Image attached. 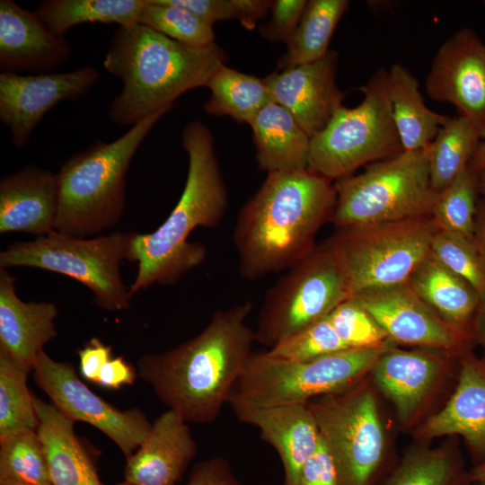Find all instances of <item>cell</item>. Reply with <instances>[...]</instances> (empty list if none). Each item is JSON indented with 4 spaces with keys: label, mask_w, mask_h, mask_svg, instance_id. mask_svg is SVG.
I'll return each instance as SVG.
<instances>
[{
    "label": "cell",
    "mask_w": 485,
    "mask_h": 485,
    "mask_svg": "<svg viewBox=\"0 0 485 485\" xmlns=\"http://www.w3.org/2000/svg\"><path fill=\"white\" fill-rule=\"evenodd\" d=\"M460 356L432 348L406 350L393 345L380 357L370 375L393 404L400 423L411 428Z\"/></svg>",
    "instance_id": "e0dca14e"
},
{
    "label": "cell",
    "mask_w": 485,
    "mask_h": 485,
    "mask_svg": "<svg viewBox=\"0 0 485 485\" xmlns=\"http://www.w3.org/2000/svg\"><path fill=\"white\" fill-rule=\"evenodd\" d=\"M251 311L246 301L215 312L197 336L172 349L142 356L137 376L187 422L215 421L253 354L254 330L247 324Z\"/></svg>",
    "instance_id": "6da1fadb"
},
{
    "label": "cell",
    "mask_w": 485,
    "mask_h": 485,
    "mask_svg": "<svg viewBox=\"0 0 485 485\" xmlns=\"http://www.w3.org/2000/svg\"><path fill=\"white\" fill-rule=\"evenodd\" d=\"M459 454L450 445L410 448L379 485H472Z\"/></svg>",
    "instance_id": "4dcf8cb0"
},
{
    "label": "cell",
    "mask_w": 485,
    "mask_h": 485,
    "mask_svg": "<svg viewBox=\"0 0 485 485\" xmlns=\"http://www.w3.org/2000/svg\"><path fill=\"white\" fill-rule=\"evenodd\" d=\"M395 345L344 350L309 360L252 354L235 383L227 404L235 409H261L307 404L344 390L366 378L380 357Z\"/></svg>",
    "instance_id": "8992f818"
},
{
    "label": "cell",
    "mask_w": 485,
    "mask_h": 485,
    "mask_svg": "<svg viewBox=\"0 0 485 485\" xmlns=\"http://www.w3.org/2000/svg\"><path fill=\"white\" fill-rule=\"evenodd\" d=\"M249 125L260 169L269 173L307 168L311 137L284 107L268 103Z\"/></svg>",
    "instance_id": "484cf974"
},
{
    "label": "cell",
    "mask_w": 485,
    "mask_h": 485,
    "mask_svg": "<svg viewBox=\"0 0 485 485\" xmlns=\"http://www.w3.org/2000/svg\"><path fill=\"white\" fill-rule=\"evenodd\" d=\"M470 478L472 483L485 485V460L476 463L470 471Z\"/></svg>",
    "instance_id": "f907efd6"
},
{
    "label": "cell",
    "mask_w": 485,
    "mask_h": 485,
    "mask_svg": "<svg viewBox=\"0 0 485 485\" xmlns=\"http://www.w3.org/2000/svg\"><path fill=\"white\" fill-rule=\"evenodd\" d=\"M227 55L217 44L193 47L136 23L119 27L103 59L104 68L123 83L109 117L133 126L164 109L184 93L206 86Z\"/></svg>",
    "instance_id": "277c9868"
},
{
    "label": "cell",
    "mask_w": 485,
    "mask_h": 485,
    "mask_svg": "<svg viewBox=\"0 0 485 485\" xmlns=\"http://www.w3.org/2000/svg\"><path fill=\"white\" fill-rule=\"evenodd\" d=\"M468 168L475 174L485 169V142H481L473 154Z\"/></svg>",
    "instance_id": "681fc988"
},
{
    "label": "cell",
    "mask_w": 485,
    "mask_h": 485,
    "mask_svg": "<svg viewBox=\"0 0 485 485\" xmlns=\"http://www.w3.org/2000/svg\"><path fill=\"white\" fill-rule=\"evenodd\" d=\"M334 185L336 230L430 216L437 194L430 182L428 147L369 164Z\"/></svg>",
    "instance_id": "52a82bcc"
},
{
    "label": "cell",
    "mask_w": 485,
    "mask_h": 485,
    "mask_svg": "<svg viewBox=\"0 0 485 485\" xmlns=\"http://www.w3.org/2000/svg\"><path fill=\"white\" fill-rule=\"evenodd\" d=\"M477 174L468 167L436 194L430 218L438 231L473 238L478 204Z\"/></svg>",
    "instance_id": "e575fe53"
},
{
    "label": "cell",
    "mask_w": 485,
    "mask_h": 485,
    "mask_svg": "<svg viewBox=\"0 0 485 485\" xmlns=\"http://www.w3.org/2000/svg\"><path fill=\"white\" fill-rule=\"evenodd\" d=\"M484 4H485V1H483Z\"/></svg>",
    "instance_id": "11a10c76"
},
{
    "label": "cell",
    "mask_w": 485,
    "mask_h": 485,
    "mask_svg": "<svg viewBox=\"0 0 485 485\" xmlns=\"http://www.w3.org/2000/svg\"><path fill=\"white\" fill-rule=\"evenodd\" d=\"M58 206L57 174L26 166L0 181V233L47 235L55 231Z\"/></svg>",
    "instance_id": "7402d4cb"
},
{
    "label": "cell",
    "mask_w": 485,
    "mask_h": 485,
    "mask_svg": "<svg viewBox=\"0 0 485 485\" xmlns=\"http://www.w3.org/2000/svg\"><path fill=\"white\" fill-rule=\"evenodd\" d=\"M213 26L219 21L234 19L232 0H169Z\"/></svg>",
    "instance_id": "ee69618b"
},
{
    "label": "cell",
    "mask_w": 485,
    "mask_h": 485,
    "mask_svg": "<svg viewBox=\"0 0 485 485\" xmlns=\"http://www.w3.org/2000/svg\"><path fill=\"white\" fill-rule=\"evenodd\" d=\"M0 485H37V484L0 480Z\"/></svg>",
    "instance_id": "f5cc1de1"
},
{
    "label": "cell",
    "mask_w": 485,
    "mask_h": 485,
    "mask_svg": "<svg viewBox=\"0 0 485 485\" xmlns=\"http://www.w3.org/2000/svg\"><path fill=\"white\" fill-rule=\"evenodd\" d=\"M481 138L467 119L449 118L428 146L430 182L436 192L448 186L469 165Z\"/></svg>",
    "instance_id": "d6a6232c"
},
{
    "label": "cell",
    "mask_w": 485,
    "mask_h": 485,
    "mask_svg": "<svg viewBox=\"0 0 485 485\" xmlns=\"http://www.w3.org/2000/svg\"><path fill=\"white\" fill-rule=\"evenodd\" d=\"M234 19L247 30H252L258 22L271 10L273 1L269 0H232Z\"/></svg>",
    "instance_id": "bcb514c9"
},
{
    "label": "cell",
    "mask_w": 485,
    "mask_h": 485,
    "mask_svg": "<svg viewBox=\"0 0 485 485\" xmlns=\"http://www.w3.org/2000/svg\"><path fill=\"white\" fill-rule=\"evenodd\" d=\"M71 54L69 40L50 32L35 12L13 0L0 1L1 73L47 74L66 63Z\"/></svg>",
    "instance_id": "ffe728a7"
},
{
    "label": "cell",
    "mask_w": 485,
    "mask_h": 485,
    "mask_svg": "<svg viewBox=\"0 0 485 485\" xmlns=\"http://www.w3.org/2000/svg\"><path fill=\"white\" fill-rule=\"evenodd\" d=\"M349 6L348 0H310L300 22L278 63V71L323 57L332 34Z\"/></svg>",
    "instance_id": "f546056e"
},
{
    "label": "cell",
    "mask_w": 485,
    "mask_h": 485,
    "mask_svg": "<svg viewBox=\"0 0 485 485\" xmlns=\"http://www.w3.org/2000/svg\"><path fill=\"white\" fill-rule=\"evenodd\" d=\"M99 77L93 66L65 73H1L0 120L9 128L13 144L26 146L45 114L62 101H75L88 93Z\"/></svg>",
    "instance_id": "5bb4252c"
},
{
    "label": "cell",
    "mask_w": 485,
    "mask_h": 485,
    "mask_svg": "<svg viewBox=\"0 0 485 485\" xmlns=\"http://www.w3.org/2000/svg\"><path fill=\"white\" fill-rule=\"evenodd\" d=\"M189 158L182 193L165 221L153 233L137 234L130 260L137 273L128 289L132 297L154 284L172 285L203 263L207 250L189 241L198 227L214 228L228 207V193L214 147L213 135L199 120L188 123L181 133Z\"/></svg>",
    "instance_id": "3957f363"
},
{
    "label": "cell",
    "mask_w": 485,
    "mask_h": 485,
    "mask_svg": "<svg viewBox=\"0 0 485 485\" xmlns=\"http://www.w3.org/2000/svg\"><path fill=\"white\" fill-rule=\"evenodd\" d=\"M237 419L257 428L278 454L284 485H299L303 467L319 446L321 436L307 404L233 410Z\"/></svg>",
    "instance_id": "603a6c76"
},
{
    "label": "cell",
    "mask_w": 485,
    "mask_h": 485,
    "mask_svg": "<svg viewBox=\"0 0 485 485\" xmlns=\"http://www.w3.org/2000/svg\"><path fill=\"white\" fill-rule=\"evenodd\" d=\"M336 198L334 182L308 168L268 173L234 225L242 278L255 281L311 253L319 230L332 220Z\"/></svg>",
    "instance_id": "7a4b0ae2"
},
{
    "label": "cell",
    "mask_w": 485,
    "mask_h": 485,
    "mask_svg": "<svg viewBox=\"0 0 485 485\" xmlns=\"http://www.w3.org/2000/svg\"><path fill=\"white\" fill-rule=\"evenodd\" d=\"M395 345L462 355L474 339L445 322L408 285L354 295Z\"/></svg>",
    "instance_id": "2e32d148"
},
{
    "label": "cell",
    "mask_w": 485,
    "mask_h": 485,
    "mask_svg": "<svg viewBox=\"0 0 485 485\" xmlns=\"http://www.w3.org/2000/svg\"><path fill=\"white\" fill-rule=\"evenodd\" d=\"M387 84L394 124L404 152L428 147L450 117L428 108L419 83L404 66L387 70Z\"/></svg>",
    "instance_id": "83f0119b"
},
{
    "label": "cell",
    "mask_w": 485,
    "mask_h": 485,
    "mask_svg": "<svg viewBox=\"0 0 485 485\" xmlns=\"http://www.w3.org/2000/svg\"><path fill=\"white\" fill-rule=\"evenodd\" d=\"M326 318L348 350L374 348L390 340L377 322L353 296L340 303Z\"/></svg>",
    "instance_id": "f35d334b"
},
{
    "label": "cell",
    "mask_w": 485,
    "mask_h": 485,
    "mask_svg": "<svg viewBox=\"0 0 485 485\" xmlns=\"http://www.w3.org/2000/svg\"><path fill=\"white\" fill-rule=\"evenodd\" d=\"M0 480L52 485L37 430L21 429L0 437Z\"/></svg>",
    "instance_id": "836d02e7"
},
{
    "label": "cell",
    "mask_w": 485,
    "mask_h": 485,
    "mask_svg": "<svg viewBox=\"0 0 485 485\" xmlns=\"http://www.w3.org/2000/svg\"><path fill=\"white\" fill-rule=\"evenodd\" d=\"M206 87L210 90L209 98L204 104L207 113L229 116L247 124L272 101L263 79L239 72L225 64L215 71Z\"/></svg>",
    "instance_id": "1f68e13d"
},
{
    "label": "cell",
    "mask_w": 485,
    "mask_h": 485,
    "mask_svg": "<svg viewBox=\"0 0 485 485\" xmlns=\"http://www.w3.org/2000/svg\"><path fill=\"white\" fill-rule=\"evenodd\" d=\"M430 253L467 282L481 300L485 299V269L472 239L436 230L431 241Z\"/></svg>",
    "instance_id": "74e56055"
},
{
    "label": "cell",
    "mask_w": 485,
    "mask_h": 485,
    "mask_svg": "<svg viewBox=\"0 0 485 485\" xmlns=\"http://www.w3.org/2000/svg\"><path fill=\"white\" fill-rule=\"evenodd\" d=\"M455 389L445 405L415 431L420 442L443 436H460L474 455L485 460V361L471 350L458 360Z\"/></svg>",
    "instance_id": "d6986e66"
},
{
    "label": "cell",
    "mask_w": 485,
    "mask_h": 485,
    "mask_svg": "<svg viewBox=\"0 0 485 485\" xmlns=\"http://www.w3.org/2000/svg\"><path fill=\"white\" fill-rule=\"evenodd\" d=\"M299 485H340L335 463L322 438L303 467Z\"/></svg>",
    "instance_id": "60d3db41"
},
{
    "label": "cell",
    "mask_w": 485,
    "mask_h": 485,
    "mask_svg": "<svg viewBox=\"0 0 485 485\" xmlns=\"http://www.w3.org/2000/svg\"><path fill=\"white\" fill-rule=\"evenodd\" d=\"M407 285L445 322L474 339L472 322L480 296L467 282L443 266L431 253Z\"/></svg>",
    "instance_id": "4316f807"
},
{
    "label": "cell",
    "mask_w": 485,
    "mask_h": 485,
    "mask_svg": "<svg viewBox=\"0 0 485 485\" xmlns=\"http://www.w3.org/2000/svg\"><path fill=\"white\" fill-rule=\"evenodd\" d=\"M135 235L113 232L84 239L54 231L9 244L0 252V268L30 267L63 274L91 289L99 307L126 310L131 296L122 281L120 265L130 260Z\"/></svg>",
    "instance_id": "30bf717a"
},
{
    "label": "cell",
    "mask_w": 485,
    "mask_h": 485,
    "mask_svg": "<svg viewBox=\"0 0 485 485\" xmlns=\"http://www.w3.org/2000/svg\"><path fill=\"white\" fill-rule=\"evenodd\" d=\"M187 422L167 410L152 423L144 442L127 458L125 481L134 485H175L197 454Z\"/></svg>",
    "instance_id": "44dd1931"
},
{
    "label": "cell",
    "mask_w": 485,
    "mask_h": 485,
    "mask_svg": "<svg viewBox=\"0 0 485 485\" xmlns=\"http://www.w3.org/2000/svg\"><path fill=\"white\" fill-rule=\"evenodd\" d=\"M32 373L39 388L58 411L74 422L83 421L105 434L126 458L148 435L152 423L141 410L114 407L82 382L71 363L56 361L42 350Z\"/></svg>",
    "instance_id": "4fadbf2b"
},
{
    "label": "cell",
    "mask_w": 485,
    "mask_h": 485,
    "mask_svg": "<svg viewBox=\"0 0 485 485\" xmlns=\"http://www.w3.org/2000/svg\"><path fill=\"white\" fill-rule=\"evenodd\" d=\"M306 4V0L273 1L271 18L260 26V35L268 40L287 44L300 22Z\"/></svg>",
    "instance_id": "ab89813d"
},
{
    "label": "cell",
    "mask_w": 485,
    "mask_h": 485,
    "mask_svg": "<svg viewBox=\"0 0 485 485\" xmlns=\"http://www.w3.org/2000/svg\"><path fill=\"white\" fill-rule=\"evenodd\" d=\"M362 101L341 106L311 138L307 168L332 181L403 152L394 124L387 70H377L361 88Z\"/></svg>",
    "instance_id": "ba28073f"
},
{
    "label": "cell",
    "mask_w": 485,
    "mask_h": 485,
    "mask_svg": "<svg viewBox=\"0 0 485 485\" xmlns=\"http://www.w3.org/2000/svg\"><path fill=\"white\" fill-rule=\"evenodd\" d=\"M367 376L309 401L340 485H375L386 454L376 397Z\"/></svg>",
    "instance_id": "8fae6325"
},
{
    "label": "cell",
    "mask_w": 485,
    "mask_h": 485,
    "mask_svg": "<svg viewBox=\"0 0 485 485\" xmlns=\"http://www.w3.org/2000/svg\"><path fill=\"white\" fill-rule=\"evenodd\" d=\"M479 195L485 198V169L477 173Z\"/></svg>",
    "instance_id": "816d5d0a"
},
{
    "label": "cell",
    "mask_w": 485,
    "mask_h": 485,
    "mask_svg": "<svg viewBox=\"0 0 485 485\" xmlns=\"http://www.w3.org/2000/svg\"><path fill=\"white\" fill-rule=\"evenodd\" d=\"M14 285L0 268V350L31 372L43 347L57 336V308L51 302L22 301Z\"/></svg>",
    "instance_id": "cb8c5ba5"
},
{
    "label": "cell",
    "mask_w": 485,
    "mask_h": 485,
    "mask_svg": "<svg viewBox=\"0 0 485 485\" xmlns=\"http://www.w3.org/2000/svg\"><path fill=\"white\" fill-rule=\"evenodd\" d=\"M137 23L186 45L207 47L215 43L213 26L169 0H146Z\"/></svg>",
    "instance_id": "8d00e7d4"
},
{
    "label": "cell",
    "mask_w": 485,
    "mask_h": 485,
    "mask_svg": "<svg viewBox=\"0 0 485 485\" xmlns=\"http://www.w3.org/2000/svg\"><path fill=\"white\" fill-rule=\"evenodd\" d=\"M351 297L340 267L323 242L295 263L268 291L255 341L273 348L298 335Z\"/></svg>",
    "instance_id": "7c38bea8"
},
{
    "label": "cell",
    "mask_w": 485,
    "mask_h": 485,
    "mask_svg": "<svg viewBox=\"0 0 485 485\" xmlns=\"http://www.w3.org/2000/svg\"><path fill=\"white\" fill-rule=\"evenodd\" d=\"M29 373L0 350V437L38 428L34 395L27 385Z\"/></svg>",
    "instance_id": "d590c367"
},
{
    "label": "cell",
    "mask_w": 485,
    "mask_h": 485,
    "mask_svg": "<svg viewBox=\"0 0 485 485\" xmlns=\"http://www.w3.org/2000/svg\"><path fill=\"white\" fill-rule=\"evenodd\" d=\"M430 216L336 230L324 242L351 296L407 285L430 253L436 232Z\"/></svg>",
    "instance_id": "9c48e42d"
},
{
    "label": "cell",
    "mask_w": 485,
    "mask_h": 485,
    "mask_svg": "<svg viewBox=\"0 0 485 485\" xmlns=\"http://www.w3.org/2000/svg\"><path fill=\"white\" fill-rule=\"evenodd\" d=\"M474 341L483 348L485 361V299L481 300L472 322Z\"/></svg>",
    "instance_id": "c3c4849f"
},
{
    "label": "cell",
    "mask_w": 485,
    "mask_h": 485,
    "mask_svg": "<svg viewBox=\"0 0 485 485\" xmlns=\"http://www.w3.org/2000/svg\"><path fill=\"white\" fill-rule=\"evenodd\" d=\"M425 87L432 100L454 105L485 137V44L473 30L461 29L441 45Z\"/></svg>",
    "instance_id": "9a60e30c"
},
{
    "label": "cell",
    "mask_w": 485,
    "mask_h": 485,
    "mask_svg": "<svg viewBox=\"0 0 485 485\" xmlns=\"http://www.w3.org/2000/svg\"><path fill=\"white\" fill-rule=\"evenodd\" d=\"M37 432L46 451L52 485H105L86 447L74 431V421L50 402L34 395Z\"/></svg>",
    "instance_id": "d4e9b609"
},
{
    "label": "cell",
    "mask_w": 485,
    "mask_h": 485,
    "mask_svg": "<svg viewBox=\"0 0 485 485\" xmlns=\"http://www.w3.org/2000/svg\"><path fill=\"white\" fill-rule=\"evenodd\" d=\"M137 376V369L122 357H117L103 366L96 384L110 390H119L123 385L133 384Z\"/></svg>",
    "instance_id": "f6af8a7d"
},
{
    "label": "cell",
    "mask_w": 485,
    "mask_h": 485,
    "mask_svg": "<svg viewBox=\"0 0 485 485\" xmlns=\"http://www.w3.org/2000/svg\"><path fill=\"white\" fill-rule=\"evenodd\" d=\"M77 353L82 376L96 384L101 368L112 358V348L93 337Z\"/></svg>",
    "instance_id": "7bdbcfd3"
},
{
    "label": "cell",
    "mask_w": 485,
    "mask_h": 485,
    "mask_svg": "<svg viewBox=\"0 0 485 485\" xmlns=\"http://www.w3.org/2000/svg\"><path fill=\"white\" fill-rule=\"evenodd\" d=\"M338 60V53L330 49L318 60L263 78L272 101L284 107L311 138L343 106L345 94L336 84Z\"/></svg>",
    "instance_id": "ac0fdd59"
},
{
    "label": "cell",
    "mask_w": 485,
    "mask_h": 485,
    "mask_svg": "<svg viewBox=\"0 0 485 485\" xmlns=\"http://www.w3.org/2000/svg\"><path fill=\"white\" fill-rule=\"evenodd\" d=\"M185 485H242L227 459L214 456L198 463Z\"/></svg>",
    "instance_id": "b9f144b4"
},
{
    "label": "cell",
    "mask_w": 485,
    "mask_h": 485,
    "mask_svg": "<svg viewBox=\"0 0 485 485\" xmlns=\"http://www.w3.org/2000/svg\"><path fill=\"white\" fill-rule=\"evenodd\" d=\"M118 485H134V484H131V483H129V482L124 481V482L119 483V484H118Z\"/></svg>",
    "instance_id": "db71d44e"
},
{
    "label": "cell",
    "mask_w": 485,
    "mask_h": 485,
    "mask_svg": "<svg viewBox=\"0 0 485 485\" xmlns=\"http://www.w3.org/2000/svg\"><path fill=\"white\" fill-rule=\"evenodd\" d=\"M171 110L148 116L114 141L94 142L62 164L57 173L59 206L55 231L84 238L117 225L126 207V174L131 160Z\"/></svg>",
    "instance_id": "5b68a950"
},
{
    "label": "cell",
    "mask_w": 485,
    "mask_h": 485,
    "mask_svg": "<svg viewBox=\"0 0 485 485\" xmlns=\"http://www.w3.org/2000/svg\"><path fill=\"white\" fill-rule=\"evenodd\" d=\"M146 0H44L35 13L57 37L86 22H115L119 27L137 23Z\"/></svg>",
    "instance_id": "f1b7e54d"
},
{
    "label": "cell",
    "mask_w": 485,
    "mask_h": 485,
    "mask_svg": "<svg viewBox=\"0 0 485 485\" xmlns=\"http://www.w3.org/2000/svg\"><path fill=\"white\" fill-rule=\"evenodd\" d=\"M473 242L485 269V198L478 199Z\"/></svg>",
    "instance_id": "7dc6e473"
}]
</instances>
